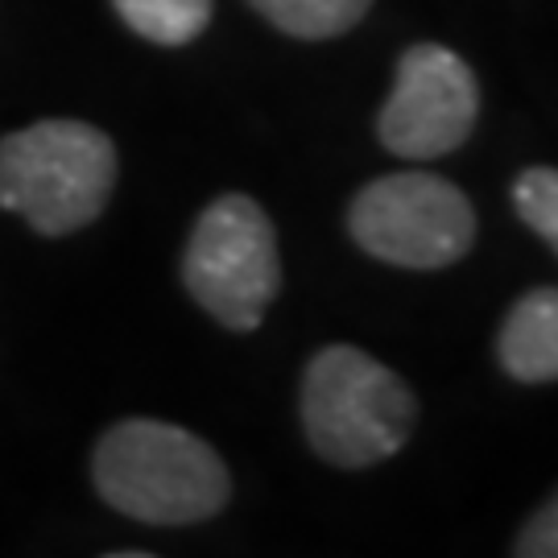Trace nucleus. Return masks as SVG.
I'll list each match as a JSON object with an SVG mask.
<instances>
[{"label": "nucleus", "mask_w": 558, "mask_h": 558, "mask_svg": "<svg viewBox=\"0 0 558 558\" xmlns=\"http://www.w3.org/2000/svg\"><path fill=\"white\" fill-rule=\"evenodd\" d=\"M117 145L83 120H41L0 141V207L41 236L80 232L112 199Z\"/></svg>", "instance_id": "nucleus-2"}, {"label": "nucleus", "mask_w": 558, "mask_h": 558, "mask_svg": "<svg viewBox=\"0 0 558 558\" xmlns=\"http://www.w3.org/2000/svg\"><path fill=\"white\" fill-rule=\"evenodd\" d=\"M348 232L368 257L398 269H447L476 240V211L456 182L401 170L368 182L348 207Z\"/></svg>", "instance_id": "nucleus-5"}, {"label": "nucleus", "mask_w": 558, "mask_h": 558, "mask_svg": "<svg viewBox=\"0 0 558 558\" xmlns=\"http://www.w3.org/2000/svg\"><path fill=\"white\" fill-rule=\"evenodd\" d=\"M414 389L352 343L315 352L302 373V430L336 468H373L414 435Z\"/></svg>", "instance_id": "nucleus-3"}, {"label": "nucleus", "mask_w": 558, "mask_h": 558, "mask_svg": "<svg viewBox=\"0 0 558 558\" xmlns=\"http://www.w3.org/2000/svg\"><path fill=\"white\" fill-rule=\"evenodd\" d=\"M513 558H558V488L538 505V513L518 534Z\"/></svg>", "instance_id": "nucleus-11"}, {"label": "nucleus", "mask_w": 558, "mask_h": 558, "mask_svg": "<svg viewBox=\"0 0 558 558\" xmlns=\"http://www.w3.org/2000/svg\"><path fill=\"white\" fill-rule=\"evenodd\" d=\"M269 25L302 41H327L364 21L373 0H248Z\"/></svg>", "instance_id": "nucleus-8"}, {"label": "nucleus", "mask_w": 558, "mask_h": 558, "mask_svg": "<svg viewBox=\"0 0 558 558\" xmlns=\"http://www.w3.org/2000/svg\"><path fill=\"white\" fill-rule=\"evenodd\" d=\"M497 360L513 380H558V286L530 290L513 302L497 336Z\"/></svg>", "instance_id": "nucleus-7"}, {"label": "nucleus", "mask_w": 558, "mask_h": 558, "mask_svg": "<svg viewBox=\"0 0 558 558\" xmlns=\"http://www.w3.org/2000/svg\"><path fill=\"white\" fill-rule=\"evenodd\" d=\"M186 294L228 331H253L281 290L278 232L257 199L220 195L203 211L182 253Z\"/></svg>", "instance_id": "nucleus-4"}, {"label": "nucleus", "mask_w": 558, "mask_h": 558, "mask_svg": "<svg viewBox=\"0 0 558 558\" xmlns=\"http://www.w3.org/2000/svg\"><path fill=\"white\" fill-rule=\"evenodd\" d=\"M480 87L472 66L439 41H418L398 59V80L377 117V137L405 161H435L472 137Z\"/></svg>", "instance_id": "nucleus-6"}, {"label": "nucleus", "mask_w": 558, "mask_h": 558, "mask_svg": "<svg viewBox=\"0 0 558 558\" xmlns=\"http://www.w3.org/2000/svg\"><path fill=\"white\" fill-rule=\"evenodd\" d=\"M513 207L530 232H538L558 253V170L555 166H530L513 182Z\"/></svg>", "instance_id": "nucleus-10"}, {"label": "nucleus", "mask_w": 558, "mask_h": 558, "mask_svg": "<svg viewBox=\"0 0 558 558\" xmlns=\"http://www.w3.org/2000/svg\"><path fill=\"white\" fill-rule=\"evenodd\" d=\"M108 558H154V555H137V550H129V555H108Z\"/></svg>", "instance_id": "nucleus-12"}, {"label": "nucleus", "mask_w": 558, "mask_h": 558, "mask_svg": "<svg viewBox=\"0 0 558 558\" xmlns=\"http://www.w3.org/2000/svg\"><path fill=\"white\" fill-rule=\"evenodd\" d=\"M92 480L117 513L145 525H195L216 518L232 497L220 451L158 418L108 426L92 456Z\"/></svg>", "instance_id": "nucleus-1"}, {"label": "nucleus", "mask_w": 558, "mask_h": 558, "mask_svg": "<svg viewBox=\"0 0 558 558\" xmlns=\"http://www.w3.org/2000/svg\"><path fill=\"white\" fill-rule=\"evenodd\" d=\"M120 21L158 46H186L207 29L211 0H112Z\"/></svg>", "instance_id": "nucleus-9"}]
</instances>
